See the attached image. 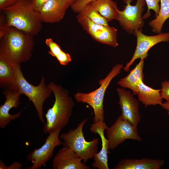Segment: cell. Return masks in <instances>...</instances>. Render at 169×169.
<instances>
[{
	"mask_svg": "<svg viewBox=\"0 0 169 169\" xmlns=\"http://www.w3.org/2000/svg\"><path fill=\"white\" fill-rule=\"evenodd\" d=\"M35 45L34 36L13 27H0V54L14 66L29 60Z\"/></svg>",
	"mask_w": 169,
	"mask_h": 169,
	"instance_id": "6da1fadb",
	"label": "cell"
},
{
	"mask_svg": "<svg viewBox=\"0 0 169 169\" xmlns=\"http://www.w3.org/2000/svg\"><path fill=\"white\" fill-rule=\"evenodd\" d=\"M0 11V27L13 26L34 37L42 30L43 21L33 0H21Z\"/></svg>",
	"mask_w": 169,
	"mask_h": 169,
	"instance_id": "7a4b0ae2",
	"label": "cell"
},
{
	"mask_svg": "<svg viewBox=\"0 0 169 169\" xmlns=\"http://www.w3.org/2000/svg\"><path fill=\"white\" fill-rule=\"evenodd\" d=\"M47 85L52 90L55 98L53 106L48 110L45 115L46 122L43 131L44 133L49 134L67 125L74 103L69 91L62 85L53 82H49Z\"/></svg>",
	"mask_w": 169,
	"mask_h": 169,
	"instance_id": "3957f363",
	"label": "cell"
},
{
	"mask_svg": "<svg viewBox=\"0 0 169 169\" xmlns=\"http://www.w3.org/2000/svg\"><path fill=\"white\" fill-rule=\"evenodd\" d=\"M16 78L14 83L10 90L20 91L31 101L37 111L39 120L44 125L45 121L43 116V108L46 100L53 92L46 85L43 76L39 84L34 86L30 84L24 76L20 65L15 66Z\"/></svg>",
	"mask_w": 169,
	"mask_h": 169,
	"instance_id": "277c9868",
	"label": "cell"
},
{
	"mask_svg": "<svg viewBox=\"0 0 169 169\" xmlns=\"http://www.w3.org/2000/svg\"><path fill=\"white\" fill-rule=\"evenodd\" d=\"M123 68L122 64H116L105 78L99 81L100 86L97 89L89 93L78 92L74 95L77 102L87 103L93 108L94 123L104 121L103 101L106 90L112 80L120 73Z\"/></svg>",
	"mask_w": 169,
	"mask_h": 169,
	"instance_id": "5b68a950",
	"label": "cell"
},
{
	"mask_svg": "<svg viewBox=\"0 0 169 169\" xmlns=\"http://www.w3.org/2000/svg\"><path fill=\"white\" fill-rule=\"evenodd\" d=\"M88 119L83 120L74 129H71L67 132L61 134L60 138L63 141L62 145L71 149L83 160L84 163L92 158L97 153L99 138H93L87 141L84 137L83 127Z\"/></svg>",
	"mask_w": 169,
	"mask_h": 169,
	"instance_id": "8992f818",
	"label": "cell"
},
{
	"mask_svg": "<svg viewBox=\"0 0 169 169\" xmlns=\"http://www.w3.org/2000/svg\"><path fill=\"white\" fill-rule=\"evenodd\" d=\"M106 130V137L109 141V149L113 150L126 139L142 140L137 127L129 121L124 119L120 115L115 122Z\"/></svg>",
	"mask_w": 169,
	"mask_h": 169,
	"instance_id": "52a82bcc",
	"label": "cell"
},
{
	"mask_svg": "<svg viewBox=\"0 0 169 169\" xmlns=\"http://www.w3.org/2000/svg\"><path fill=\"white\" fill-rule=\"evenodd\" d=\"M132 1L124 0L126 5L122 11L119 10L117 19L123 28L130 34H133L136 30L141 29L145 25L142 14L146 4L145 0H136L135 5H131Z\"/></svg>",
	"mask_w": 169,
	"mask_h": 169,
	"instance_id": "ba28073f",
	"label": "cell"
},
{
	"mask_svg": "<svg viewBox=\"0 0 169 169\" xmlns=\"http://www.w3.org/2000/svg\"><path fill=\"white\" fill-rule=\"evenodd\" d=\"M77 17L84 29L96 41L114 47L118 45L116 28L97 24L85 15L78 14Z\"/></svg>",
	"mask_w": 169,
	"mask_h": 169,
	"instance_id": "9c48e42d",
	"label": "cell"
},
{
	"mask_svg": "<svg viewBox=\"0 0 169 169\" xmlns=\"http://www.w3.org/2000/svg\"><path fill=\"white\" fill-rule=\"evenodd\" d=\"M61 129H59L49 134L44 143L41 147L29 153L27 159L33 164L28 169H39L45 165L52 157L56 146L62 145V142L59 138Z\"/></svg>",
	"mask_w": 169,
	"mask_h": 169,
	"instance_id": "30bf717a",
	"label": "cell"
},
{
	"mask_svg": "<svg viewBox=\"0 0 169 169\" xmlns=\"http://www.w3.org/2000/svg\"><path fill=\"white\" fill-rule=\"evenodd\" d=\"M142 31L141 29L135 30L134 33L136 37V46L132 58L124 68V70L126 72L129 71L130 67L136 59L144 60L147 58L149 50L154 46L161 42L169 41V32L148 36L144 34Z\"/></svg>",
	"mask_w": 169,
	"mask_h": 169,
	"instance_id": "8fae6325",
	"label": "cell"
},
{
	"mask_svg": "<svg viewBox=\"0 0 169 169\" xmlns=\"http://www.w3.org/2000/svg\"><path fill=\"white\" fill-rule=\"evenodd\" d=\"M116 90L119 96V104L121 110V116L137 127L141 121L138 100L129 91L118 88Z\"/></svg>",
	"mask_w": 169,
	"mask_h": 169,
	"instance_id": "7c38bea8",
	"label": "cell"
},
{
	"mask_svg": "<svg viewBox=\"0 0 169 169\" xmlns=\"http://www.w3.org/2000/svg\"><path fill=\"white\" fill-rule=\"evenodd\" d=\"M82 159L71 149L64 146L58 151L53 160L54 169H90Z\"/></svg>",
	"mask_w": 169,
	"mask_h": 169,
	"instance_id": "4fadbf2b",
	"label": "cell"
},
{
	"mask_svg": "<svg viewBox=\"0 0 169 169\" xmlns=\"http://www.w3.org/2000/svg\"><path fill=\"white\" fill-rule=\"evenodd\" d=\"M108 127L104 121L93 123L91 125L90 131L95 134H98L102 142L101 150L99 152L96 153L93 158L94 161L92 166L94 168L109 169L108 163V154L110 153L109 151V141L104 135V131Z\"/></svg>",
	"mask_w": 169,
	"mask_h": 169,
	"instance_id": "5bb4252c",
	"label": "cell"
},
{
	"mask_svg": "<svg viewBox=\"0 0 169 169\" xmlns=\"http://www.w3.org/2000/svg\"><path fill=\"white\" fill-rule=\"evenodd\" d=\"M72 4L70 0H49L39 12L43 21L48 23L59 22Z\"/></svg>",
	"mask_w": 169,
	"mask_h": 169,
	"instance_id": "9a60e30c",
	"label": "cell"
},
{
	"mask_svg": "<svg viewBox=\"0 0 169 169\" xmlns=\"http://www.w3.org/2000/svg\"><path fill=\"white\" fill-rule=\"evenodd\" d=\"M6 100L4 103L0 106V127L5 128L11 121L18 118L22 112L14 115L9 113L12 108L17 109L20 104L19 99L22 93L18 91L5 90L3 91Z\"/></svg>",
	"mask_w": 169,
	"mask_h": 169,
	"instance_id": "2e32d148",
	"label": "cell"
},
{
	"mask_svg": "<svg viewBox=\"0 0 169 169\" xmlns=\"http://www.w3.org/2000/svg\"><path fill=\"white\" fill-rule=\"evenodd\" d=\"M164 163L161 159L144 157L140 159H122L114 169H160Z\"/></svg>",
	"mask_w": 169,
	"mask_h": 169,
	"instance_id": "e0dca14e",
	"label": "cell"
},
{
	"mask_svg": "<svg viewBox=\"0 0 169 169\" xmlns=\"http://www.w3.org/2000/svg\"><path fill=\"white\" fill-rule=\"evenodd\" d=\"M161 91V89H153L145 84L143 81L141 80L139 84L136 95L138 101L145 107L157 105L161 106L163 103Z\"/></svg>",
	"mask_w": 169,
	"mask_h": 169,
	"instance_id": "ac0fdd59",
	"label": "cell"
},
{
	"mask_svg": "<svg viewBox=\"0 0 169 169\" xmlns=\"http://www.w3.org/2000/svg\"><path fill=\"white\" fill-rule=\"evenodd\" d=\"M144 60L141 59L128 75L120 79L117 84L121 87L130 89L133 91V94L136 95L139 84L141 80H144Z\"/></svg>",
	"mask_w": 169,
	"mask_h": 169,
	"instance_id": "d6986e66",
	"label": "cell"
},
{
	"mask_svg": "<svg viewBox=\"0 0 169 169\" xmlns=\"http://www.w3.org/2000/svg\"><path fill=\"white\" fill-rule=\"evenodd\" d=\"M88 3L108 22L114 19L117 20L118 18L119 10L115 1L112 0H96Z\"/></svg>",
	"mask_w": 169,
	"mask_h": 169,
	"instance_id": "ffe728a7",
	"label": "cell"
},
{
	"mask_svg": "<svg viewBox=\"0 0 169 169\" xmlns=\"http://www.w3.org/2000/svg\"><path fill=\"white\" fill-rule=\"evenodd\" d=\"M15 66L0 54V86L5 90H11L15 81Z\"/></svg>",
	"mask_w": 169,
	"mask_h": 169,
	"instance_id": "44dd1931",
	"label": "cell"
},
{
	"mask_svg": "<svg viewBox=\"0 0 169 169\" xmlns=\"http://www.w3.org/2000/svg\"><path fill=\"white\" fill-rule=\"evenodd\" d=\"M160 3L157 16L149 23L152 32L157 34L161 33L164 23L169 18V0H161Z\"/></svg>",
	"mask_w": 169,
	"mask_h": 169,
	"instance_id": "7402d4cb",
	"label": "cell"
},
{
	"mask_svg": "<svg viewBox=\"0 0 169 169\" xmlns=\"http://www.w3.org/2000/svg\"><path fill=\"white\" fill-rule=\"evenodd\" d=\"M45 43L49 50L48 54L55 57L62 65H66L71 61V58L69 53L63 51L59 46L50 38L46 39Z\"/></svg>",
	"mask_w": 169,
	"mask_h": 169,
	"instance_id": "603a6c76",
	"label": "cell"
},
{
	"mask_svg": "<svg viewBox=\"0 0 169 169\" xmlns=\"http://www.w3.org/2000/svg\"><path fill=\"white\" fill-rule=\"evenodd\" d=\"M79 14L85 15L95 23L105 26H108L107 20L94 9L89 3H87Z\"/></svg>",
	"mask_w": 169,
	"mask_h": 169,
	"instance_id": "cb8c5ba5",
	"label": "cell"
},
{
	"mask_svg": "<svg viewBox=\"0 0 169 169\" xmlns=\"http://www.w3.org/2000/svg\"><path fill=\"white\" fill-rule=\"evenodd\" d=\"M161 0H145L147 5L148 9L147 12L142 17L143 19H146L151 15L150 10H153L155 12V18L157 16L160 11L159 3Z\"/></svg>",
	"mask_w": 169,
	"mask_h": 169,
	"instance_id": "d4e9b609",
	"label": "cell"
},
{
	"mask_svg": "<svg viewBox=\"0 0 169 169\" xmlns=\"http://www.w3.org/2000/svg\"><path fill=\"white\" fill-rule=\"evenodd\" d=\"M95 0H76L70 7L74 12L79 13L87 3Z\"/></svg>",
	"mask_w": 169,
	"mask_h": 169,
	"instance_id": "484cf974",
	"label": "cell"
},
{
	"mask_svg": "<svg viewBox=\"0 0 169 169\" xmlns=\"http://www.w3.org/2000/svg\"><path fill=\"white\" fill-rule=\"evenodd\" d=\"M161 93L163 99L169 102V80L163 81L161 84Z\"/></svg>",
	"mask_w": 169,
	"mask_h": 169,
	"instance_id": "4316f807",
	"label": "cell"
},
{
	"mask_svg": "<svg viewBox=\"0 0 169 169\" xmlns=\"http://www.w3.org/2000/svg\"><path fill=\"white\" fill-rule=\"evenodd\" d=\"M21 0H0V10L13 6Z\"/></svg>",
	"mask_w": 169,
	"mask_h": 169,
	"instance_id": "83f0119b",
	"label": "cell"
},
{
	"mask_svg": "<svg viewBox=\"0 0 169 169\" xmlns=\"http://www.w3.org/2000/svg\"><path fill=\"white\" fill-rule=\"evenodd\" d=\"M49 0H33V5L34 9L39 12Z\"/></svg>",
	"mask_w": 169,
	"mask_h": 169,
	"instance_id": "f1b7e54d",
	"label": "cell"
},
{
	"mask_svg": "<svg viewBox=\"0 0 169 169\" xmlns=\"http://www.w3.org/2000/svg\"><path fill=\"white\" fill-rule=\"evenodd\" d=\"M22 164L18 162H14L11 165L7 166L6 169H21L22 168Z\"/></svg>",
	"mask_w": 169,
	"mask_h": 169,
	"instance_id": "f546056e",
	"label": "cell"
},
{
	"mask_svg": "<svg viewBox=\"0 0 169 169\" xmlns=\"http://www.w3.org/2000/svg\"><path fill=\"white\" fill-rule=\"evenodd\" d=\"M161 106L162 108L167 111V114L169 115V102H164L162 103Z\"/></svg>",
	"mask_w": 169,
	"mask_h": 169,
	"instance_id": "4dcf8cb0",
	"label": "cell"
},
{
	"mask_svg": "<svg viewBox=\"0 0 169 169\" xmlns=\"http://www.w3.org/2000/svg\"><path fill=\"white\" fill-rule=\"evenodd\" d=\"M70 1L71 2L72 4L73 3H74L76 0H70Z\"/></svg>",
	"mask_w": 169,
	"mask_h": 169,
	"instance_id": "1f68e13d",
	"label": "cell"
}]
</instances>
